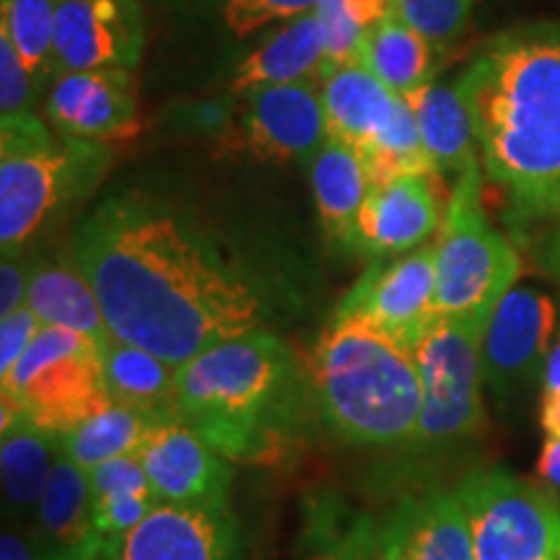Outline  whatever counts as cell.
<instances>
[{
    "label": "cell",
    "mask_w": 560,
    "mask_h": 560,
    "mask_svg": "<svg viewBox=\"0 0 560 560\" xmlns=\"http://www.w3.org/2000/svg\"><path fill=\"white\" fill-rule=\"evenodd\" d=\"M535 262L545 276L560 283V221L545 229L535 242Z\"/></svg>",
    "instance_id": "60d3db41"
},
{
    "label": "cell",
    "mask_w": 560,
    "mask_h": 560,
    "mask_svg": "<svg viewBox=\"0 0 560 560\" xmlns=\"http://www.w3.org/2000/svg\"><path fill=\"white\" fill-rule=\"evenodd\" d=\"M540 425L545 439H560V325L540 382Z\"/></svg>",
    "instance_id": "f35d334b"
},
{
    "label": "cell",
    "mask_w": 560,
    "mask_h": 560,
    "mask_svg": "<svg viewBox=\"0 0 560 560\" xmlns=\"http://www.w3.org/2000/svg\"><path fill=\"white\" fill-rule=\"evenodd\" d=\"M0 560H52L42 548L37 532L21 522L5 520L0 535Z\"/></svg>",
    "instance_id": "ab89813d"
},
{
    "label": "cell",
    "mask_w": 560,
    "mask_h": 560,
    "mask_svg": "<svg viewBox=\"0 0 560 560\" xmlns=\"http://www.w3.org/2000/svg\"><path fill=\"white\" fill-rule=\"evenodd\" d=\"M319 89L330 138L346 140L361 153L382 136L402 100L363 62L325 66Z\"/></svg>",
    "instance_id": "44dd1931"
},
{
    "label": "cell",
    "mask_w": 560,
    "mask_h": 560,
    "mask_svg": "<svg viewBox=\"0 0 560 560\" xmlns=\"http://www.w3.org/2000/svg\"><path fill=\"white\" fill-rule=\"evenodd\" d=\"M306 170L327 242L342 255H359L361 215L374 187L363 153L346 140L327 138Z\"/></svg>",
    "instance_id": "d6986e66"
},
{
    "label": "cell",
    "mask_w": 560,
    "mask_h": 560,
    "mask_svg": "<svg viewBox=\"0 0 560 560\" xmlns=\"http://www.w3.org/2000/svg\"><path fill=\"white\" fill-rule=\"evenodd\" d=\"M436 247L374 260L335 306L332 319L361 322L412 350L436 319Z\"/></svg>",
    "instance_id": "30bf717a"
},
{
    "label": "cell",
    "mask_w": 560,
    "mask_h": 560,
    "mask_svg": "<svg viewBox=\"0 0 560 560\" xmlns=\"http://www.w3.org/2000/svg\"><path fill=\"white\" fill-rule=\"evenodd\" d=\"M55 75L79 70L128 68L143 55L138 0H58Z\"/></svg>",
    "instance_id": "2e32d148"
},
{
    "label": "cell",
    "mask_w": 560,
    "mask_h": 560,
    "mask_svg": "<svg viewBox=\"0 0 560 560\" xmlns=\"http://www.w3.org/2000/svg\"><path fill=\"white\" fill-rule=\"evenodd\" d=\"M42 327L45 325L30 306H21L9 317H0V382L11 376V371L16 369L21 355L26 353V348L32 346Z\"/></svg>",
    "instance_id": "8d00e7d4"
},
{
    "label": "cell",
    "mask_w": 560,
    "mask_h": 560,
    "mask_svg": "<svg viewBox=\"0 0 560 560\" xmlns=\"http://www.w3.org/2000/svg\"><path fill=\"white\" fill-rule=\"evenodd\" d=\"M0 384L3 400L55 436H66L112 402L104 387L102 348L62 327H42Z\"/></svg>",
    "instance_id": "ba28073f"
},
{
    "label": "cell",
    "mask_w": 560,
    "mask_h": 560,
    "mask_svg": "<svg viewBox=\"0 0 560 560\" xmlns=\"http://www.w3.org/2000/svg\"><path fill=\"white\" fill-rule=\"evenodd\" d=\"M177 416L234 465L289 467L322 433L306 361L272 330L182 363Z\"/></svg>",
    "instance_id": "3957f363"
},
{
    "label": "cell",
    "mask_w": 560,
    "mask_h": 560,
    "mask_svg": "<svg viewBox=\"0 0 560 560\" xmlns=\"http://www.w3.org/2000/svg\"><path fill=\"white\" fill-rule=\"evenodd\" d=\"M242 522L231 506L159 503L136 527L102 540L104 560H244Z\"/></svg>",
    "instance_id": "7c38bea8"
},
{
    "label": "cell",
    "mask_w": 560,
    "mask_h": 560,
    "mask_svg": "<svg viewBox=\"0 0 560 560\" xmlns=\"http://www.w3.org/2000/svg\"><path fill=\"white\" fill-rule=\"evenodd\" d=\"M89 486L91 522L102 540L132 529L161 503L138 454L104 462L89 472Z\"/></svg>",
    "instance_id": "f1b7e54d"
},
{
    "label": "cell",
    "mask_w": 560,
    "mask_h": 560,
    "mask_svg": "<svg viewBox=\"0 0 560 560\" xmlns=\"http://www.w3.org/2000/svg\"><path fill=\"white\" fill-rule=\"evenodd\" d=\"M327 138L330 130L319 81L260 86L244 94L242 145L255 159L310 164Z\"/></svg>",
    "instance_id": "9a60e30c"
},
{
    "label": "cell",
    "mask_w": 560,
    "mask_h": 560,
    "mask_svg": "<svg viewBox=\"0 0 560 560\" xmlns=\"http://www.w3.org/2000/svg\"><path fill=\"white\" fill-rule=\"evenodd\" d=\"M436 174H400L374 182L361 215L359 255L371 260L408 255L429 244L441 229Z\"/></svg>",
    "instance_id": "ac0fdd59"
},
{
    "label": "cell",
    "mask_w": 560,
    "mask_h": 560,
    "mask_svg": "<svg viewBox=\"0 0 560 560\" xmlns=\"http://www.w3.org/2000/svg\"><path fill=\"white\" fill-rule=\"evenodd\" d=\"M32 529L52 560L73 556L100 537L91 522L89 472L62 450L32 516Z\"/></svg>",
    "instance_id": "4316f807"
},
{
    "label": "cell",
    "mask_w": 560,
    "mask_h": 560,
    "mask_svg": "<svg viewBox=\"0 0 560 560\" xmlns=\"http://www.w3.org/2000/svg\"><path fill=\"white\" fill-rule=\"evenodd\" d=\"M62 560H104L102 558V537H96V540L89 542L86 548H81L79 552H73V556H68Z\"/></svg>",
    "instance_id": "7bdbcfd3"
},
{
    "label": "cell",
    "mask_w": 560,
    "mask_h": 560,
    "mask_svg": "<svg viewBox=\"0 0 560 560\" xmlns=\"http://www.w3.org/2000/svg\"><path fill=\"white\" fill-rule=\"evenodd\" d=\"M39 94L32 70L26 68L9 34L0 30V125L30 120L37 115L34 104Z\"/></svg>",
    "instance_id": "e575fe53"
},
{
    "label": "cell",
    "mask_w": 560,
    "mask_h": 560,
    "mask_svg": "<svg viewBox=\"0 0 560 560\" xmlns=\"http://www.w3.org/2000/svg\"><path fill=\"white\" fill-rule=\"evenodd\" d=\"M486 327L457 317H436L416 348L423 408L410 444L395 452L389 480L416 482L439 462L465 452L486 429L480 342Z\"/></svg>",
    "instance_id": "8992f818"
},
{
    "label": "cell",
    "mask_w": 560,
    "mask_h": 560,
    "mask_svg": "<svg viewBox=\"0 0 560 560\" xmlns=\"http://www.w3.org/2000/svg\"><path fill=\"white\" fill-rule=\"evenodd\" d=\"M486 179L516 236L560 221V24L488 39L457 79Z\"/></svg>",
    "instance_id": "7a4b0ae2"
},
{
    "label": "cell",
    "mask_w": 560,
    "mask_h": 560,
    "mask_svg": "<svg viewBox=\"0 0 560 560\" xmlns=\"http://www.w3.org/2000/svg\"><path fill=\"white\" fill-rule=\"evenodd\" d=\"M55 13L58 0H0V30L11 37L39 91L55 81Z\"/></svg>",
    "instance_id": "4dcf8cb0"
},
{
    "label": "cell",
    "mask_w": 560,
    "mask_h": 560,
    "mask_svg": "<svg viewBox=\"0 0 560 560\" xmlns=\"http://www.w3.org/2000/svg\"><path fill=\"white\" fill-rule=\"evenodd\" d=\"M42 109L47 125L66 138L109 145L138 132V89L128 68L55 75Z\"/></svg>",
    "instance_id": "5bb4252c"
},
{
    "label": "cell",
    "mask_w": 560,
    "mask_h": 560,
    "mask_svg": "<svg viewBox=\"0 0 560 560\" xmlns=\"http://www.w3.org/2000/svg\"><path fill=\"white\" fill-rule=\"evenodd\" d=\"M439 55L441 52L429 39L420 37L397 13H392L369 32L363 42L361 62L405 100L412 91L429 86L433 81Z\"/></svg>",
    "instance_id": "83f0119b"
},
{
    "label": "cell",
    "mask_w": 560,
    "mask_h": 560,
    "mask_svg": "<svg viewBox=\"0 0 560 560\" xmlns=\"http://www.w3.org/2000/svg\"><path fill=\"white\" fill-rule=\"evenodd\" d=\"M138 459L153 493L172 506H231L234 462L219 454L182 420L151 425Z\"/></svg>",
    "instance_id": "4fadbf2b"
},
{
    "label": "cell",
    "mask_w": 560,
    "mask_h": 560,
    "mask_svg": "<svg viewBox=\"0 0 560 560\" xmlns=\"http://www.w3.org/2000/svg\"><path fill=\"white\" fill-rule=\"evenodd\" d=\"M380 520L350 506L340 493L317 488L301 503L299 560H374Z\"/></svg>",
    "instance_id": "d4e9b609"
},
{
    "label": "cell",
    "mask_w": 560,
    "mask_h": 560,
    "mask_svg": "<svg viewBox=\"0 0 560 560\" xmlns=\"http://www.w3.org/2000/svg\"><path fill=\"white\" fill-rule=\"evenodd\" d=\"M317 19L325 32L327 66L361 62L369 32L395 13V0H319Z\"/></svg>",
    "instance_id": "1f68e13d"
},
{
    "label": "cell",
    "mask_w": 560,
    "mask_h": 560,
    "mask_svg": "<svg viewBox=\"0 0 560 560\" xmlns=\"http://www.w3.org/2000/svg\"><path fill=\"white\" fill-rule=\"evenodd\" d=\"M395 13L444 52L470 26L472 0H395Z\"/></svg>",
    "instance_id": "836d02e7"
},
{
    "label": "cell",
    "mask_w": 560,
    "mask_h": 560,
    "mask_svg": "<svg viewBox=\"0 0 560 560\" xmlns=\"http://www.w3.org/2000/svg\"><path fill=\"white\" fill-rule=\"evenodd\" d=\"M319 0H223V21L234 37H249L272 21H291L317 11Z\"/></svg>",
    "instance_id": "d590c367"
},
{
    "label": "cell",
    "mask_w": 560,
    "mask_h": 560,
    "mask_svg": "<svg viewBox=\"0 0 560 560\" xmlns=\"http://www.w3.org/2000/svg\"><path fill=\"white\" fill-rule=\"evenodd\" d=\"M30 278H32V257L24 252L3 255L0 260V317L19 312L26 306L30 296Z\"/></svg>",
    "instance_id": "74e56055"
},
{
    "label": "cell",
    "mask_w": 560,
    "mask_h": 560,
    "mask_svg": "<svg viewBox=\"0 0 560 560\" xmlns=\"http://www.w3.org/2000/svg\"><path fill=\"white\" fill-rule=\"evenodd\" d=\"M151 425L156 423H151L140 412L109 402L107 408L94 412L75 429H70L66 436H60V446L75 465L91 472L104 462L138 454Z\"/></svg>",
    "instance_id": "f546056e"
},
{
    "label": "cell",
    "mask_w": 560,
    "mask_h": 560,
    "mask_svg": "<svg viewBox=\"0 0 560 560\" xmlns=\"http://www.w3.org/2000/svg\"><path fill=\"white\" fill-rule=\"evenodd\" d=\"M70 255L100 299L109 332L182 366L215 342L270 330V280L223 247L187 210L125 190L70 236Z\"/></svg>",
    "instance_id": "6da1fadb"
},
{
    "label": "cell",
    "mask_w": 560,
    "mask_h": 560,
    "mask_svg": "<svg viewBox=\"0 0 560 560\" xmlns=\"http://www.w3.org/2000/svg\"><path fill=\"white\" fill-rule=\"evenodd\" d=\"M363 159H366L374 182L400 177V174H433L408 100H400L392 122L363 151Z\"/></svg>",
    "instance_id": "d6a6232c"
},
{
    "label": "cell",
    "mask_w": 560,
    "mask_h": 560,
    "mask_svg": "<svg viewBox=\"0 0 560 560\" xmlns=\"http://www.w3.org/2000/svg\"><path fill=\"white\" fill-rule=\"evenodd\" d=\"M416 115L420 143L436 177H459L478 159V138L459 83L431 81L405 96Z\"/></svg>",
    "instance_id": "cb8c5ba5"
},
{
    "label": "cell",
    "mask_w": 560,
    "mask_h": 560,
    "mask_svg": "<svg viewBox=\"0 0 560 560\" xmlns=\"http://www.w3.org/2000/svg\"><path fill=\"white\" fill-rule=\"evenodd\" d=\"M472 527L475 560H560V501L506 467H480L457 482Z\"/></svg>",
    "instance_id": "9c48e42d"
},
{
    "label": "cell",
    "mask_w": 560,
    "mask_h": 560,
    "mask_svg": "<svg viewBox=\"0 0 560 560\" xmlns=\"http://www.w3.org/2000/svg\"><path fill=\"white\" fill-rule=\"evenodd\" d=\"M327 66L325 32L317 13H304L283 21L262 45H257L231 75V94H247L260 86H280V83L319 81Z\"/></svg>",
    "instance_id": "7402d4cb"
},
{
    "label": "cell",
    "mask_w": 560,
    "mask_h": 560,
    "mask_svg": "<svg viewBox=\"0 0 560 560\" xmlns=\"http://www.w3.org/2000/svg\"><path fill=\"white\" fill-rule=\"evenodd\" d=\"M537 478L552 493H560V439H545L537 457Z\"/></svg>",
    "instance_id": "b9f144b4"
},
{
    "label": "cell",
    "mask_w": 560,
    "mask_h": 560,
    "mask_svg": "<svg viewBox=\"0 0 560 560\" xmlns=\"http://www.w3.org/2000/svg\"><path fill=\"white\" fill-rule=\"evenodd\" d=\"M374 560H475L472 527L457 490H405L380 520Z\"/></svg>",
    "instance_id": "e0dca14e"
},
{
    "label": "cell",
    "mask_w": 560,
    "mask_h": 560,
    "mask_svg": "<svg viewBox=\"0 0 560 560\" xmlns=\"http://www.w3.org/2000/svg\"><path fill=\"white\" fill-rule=\"evenodd\" d=\"M112 149L58 136L39 115L0 125V249L26 252L50 223L86 200L109 170Z\"/></svg>",
    "instance_id": "5b68a950"
},
{
    "label": "cell",
    "mask_w": 560,
    "mask_h": 560,
    "mask_svg": "<svg viewBox=\"0 0 560 560\" xmlns=\"http://www.w3.org/2000/svg\"><path fill=\"white\" fill-rule=\"evenodd\" d=\"M306 371L322 431L342 446L395 454L410 444L423 408L412 350L361 322L330 319Z\"/></svg>",
    "instance_id": "277c9868"
},
{
    "label": "cell",
    "mask_w": 560,
    "mask_h": 560,
    "mask_svg": "<svg viewBox=\"0 0 560 560\" xmlns=\"http://www.w3.org/2000/svg\"><path fill=\"white\" fill-rule=\"evenodd\" d=\"M0 482L5 520L21 522V516H34L37 511L62 446L60 436L39 429L9 400L0 402Z\"/></svg>",
    "instance_id": "ffe728a7"
},
{
    "label": "cell",
    "mask_w": 560,
    "mask_h": 560,
    "mask_svg": "<svg viewBox=\"0 0 560 560\" xmlns=\"http://www.w3.org/2000/svg\"><path fill=\"white\" fill-rule=\"evenodd\" d=\"M558 332L556 301L535 289H511L490 314L480 342L482 384L499 408H509L542 382Z\"/></svg>",
    "instance_id": "8fae6325"
},
{
    "label": "cell",
    "mask_w": 560,
    "mask_h": 560,
    "mask_svg": "<svg viewBox=\"0 0 560 560\" xmlns=\"http://www.w3.org/2000/svg\"><path fill=\"white\" fill-rule=\"evenodd\" d=\"M26 306L45 327H62L104 346L112 338L96 291L83 276L79 262L70 257H37L32 260L30 296Z\"/></svg>",
    "instance_id": "603a6c76"
},
{
    "label": "cell",
    "mask_w": 560,
    "mask_h": 560,
    "mask_svg": "<svg viewBox=\"0 0 560 560\" xmlns=\"http://www.w3.org/2000/svg\"><path fill=\"white\" fill-rule=\"evenodd\" d=\"M104 387L112 402L140 412L151 423L179 420L177 416V374L172 366L149 350L112 338L102 346Z\"/></svg>",
    "instance_id": "484cf974"
},
{
    "label": "cell",
    "mask_w": 560,
    "mask_h": 560,
    "mask_svg": "<svg viewBox=\"0 0 560 560\" xmlns=\"http://www.w3.org/2000/svg\"><path fill=\"white\" fill-rule=\"evenodd\" d=\"M480 156L454 179L450 206L433 240L436 247V314L488 325L495 304L522 276L514 242L490 223L482 206Z\"/></svg>",
    "instance_id": "52a82bcc"
}]
</instances>
